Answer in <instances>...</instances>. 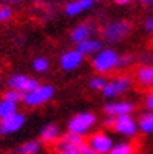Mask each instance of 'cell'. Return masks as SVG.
<instances>
[{"mask_svg":"<svg viewBox=\"0 0 153 154\" xmlns=\"http://www.w3.org/2000/svg\"><path fill=\"white\" fill-rule=\"evenodd\" d=\"M138 2L142 5H153V0H138Z\"/></svg>","mask_w":153,"mask_h":154,"instance_id":"1f68e13d","label":"cell"},{"mask_svg":"<svg viewBox=\"0 0 153 154\" xmlns=\"http://www.w3.org/2000/svg\"><path fill=\"white\" fill-rule=\"evenodd\" d=\"M134 81L142 87H153V66H141L134 72Z\"/></svg>","mask_w":153,"mask_h":154,"instance_id":"9a60e30c","label":"cell"},{"mask_svg":"<svg viewBox=\"0 0 153 154\" xmlns=\"http://www.w3.org/2000/svg\"><path fill=\"white\" fill-rule=\"evenodd\" d=\"M0 86H2V79H0Z\"/></svg>","mask_w":153,"mask_h":154,"instance_id":"d6a6232c","label":"cell"},{"mask_svg":"<svg viewBox=\"0 0 153 154\" xmlns=\"http://www.w3.org/2000/svg\"><path fill=\"white\" fill-rule=\"evenodd\" d=\"M120 56L114 48H102L98 53L92 56L91 64L92 69L97 72L98 75H108L111 72L120 69Z\"/></svg>","mask_w":153,"mask_h":154,"instance_id":"7a4b0ae2","label":"cell"},{"mask_svg":"<svg viewBox=\"0 0 153 154\" xmlns=\"http://www.w3.org/2000/svg\"><path fill=\"white\" fill-rule=\"evenodd\" d=\"M50 69V61L44 56H39L33 61V70L38 72V73H46V72Z\"/></svg>","mask_w":153,"mask_h":154,"instance_id":"7402d4cb","label":"cell"},{"mask_svg":"<svg viewBox=\"0 0 153 154\" xmlns=\"http://www.w3.org/2000/svg\"><path fill=\"white\" fill-rule=\"evenodd\" d=\"M138 126L142 134L153 135V112H150V111L144 112L138 120Z\"/></svg>","mask_w":153,"mask_h":154,"instance_id":"e0dca14e","label":"cell"},{"mask_svg":"<svg viewBox=\"0 0 153 154\" xmlns=\"http://www.w3.org/2000/svg\"><path fill=\"white\" fill-rule=\"evenodd\" d=\"M83 61H84V55L81 51H78L77 48H74V50H67L61 55L59 66L64 72H74L81 67Z\"/></svg>","mask_w":153,"mask_h":154,"instance_id":"30bf717a","label":"cell"},{"mask_svg":"<svg viewBox=\"0 0 153 154\" xmlns=\"http://www.w3.org/2000/svg\"><path fill=\"white\" fill-rule=\"evenodd\" d=\"M94 34V26L92 23H88V22H83V23H78L74 30L70 31V41L74 44H81L83 41L92 38Z\"/></svg>","mask_w":153,"mask_h":154,"instance_id":"4fadbf2b","label":"cell"},{"mask_svg":"<svg viewBox=\"0 0 153 154\" xmlns=\"http://www.w3.org/2000/svg\"><path fill=\"white\" fill-rule=\"evenodd\" d=\"M111 129L114 132L123 135V137H134L139 131V126H138V120H134L131 114H127V115L116 117Z\"/></svg>","mask_w":153,"mask_h":154,"instance_id":"52a82bcc","label":"cell"},{"mask_svg":"<svg viewBox=\"0 0 153 154\" xmlns=\"http://www.w3.org/2000/svg\"><path fill=\"white\" fill-rule=\"evenodd\" d=\"M3 98L11 100V101H16V103H19V101H22L24 94H21L19 90H14V89H8L6 92L3 94Z\"/></svg>","mask_w":153,"mask_h":154,"instance_id":"cb8c5ba5","label":"cell"},{"mask_svg":"<svg viewBox=\"0 0 153 154\" xmlns=\"http://www.w3.org/2000/svg\"><path fill=\"white\" fill-rule=\"evenodd\" d=\"M144 30H145L147 33L153 34V14L148 16L145 20H144Z\"/></svg>","mask_w":153,"mask_h":154,"instance_id":"484cf974","label":"cell"},{"mask_svg":"<svg viewBox=\"0 0 153 154\" xmlns=\"http://www.w3.org/2000/svg\"><path fill=\"white\" fill-rule=\"evenodd\" d=\"M131 33V23L127 20H113L108 22L102 28L103 41L108 44H116L123 41Z\"/></svg>","mask_w":153,"mask_h":154,"instance_id":"277c9868","label":"cell"},{"mask_svg":"<svg viewBox=\"0 0 153 154\" xmlns=\"http://www.w3.org/2000/svg\"><path fill=\"white\" fill-rule=\"evenodd\" d=\"M53 95H55V87L52 84H39L36 89H33L31 92L24 94L22 101L28 107H38V106L49 103L53 98Z\"/></svg>","mask_w":153,"mask_h":154,"instance_id":"5b68a950","label":"cell"},{"mask_svg":"<svg viewBox=\"0 0 153 154\" xmlns=\"http://www.w3.org/2000/svg\"><path fill=\"white\" fill-rule=\"evenodd\" d=\"M39 137H41V142L42 143H47V145L56 143L61 139L59 126L56 123H47L46 126H42V129L39 132Z\"/></svg>","mask_w":153,"mask_h":154,"instance_id":"5bb4252c","label":"cell"},{"mask_svg":"<svg viewBox=\"0 0 153 154\" xmlns=\"http://www.w3.org/2000/svg\"><path fill=\"white\" fill-rule=\"evenodd\" d=\"M131 61H133V56H120V69L130 66Z\"/></svg>","mask_w":153,"mask_h":154,"instance_id":"f1b7e54d","label":"cell"},{"mask_svg":"<svg viewBox=\"0 0 153 154\" xmlns=\"http://www.w3.org/2000/svg\"><path fill=\"white\" fill-rule=\"evenodd\" d=\"M78 2L81 3V6L84 8V11H86V10H91V8H92L95 3L100 2V0H78Z\"/></svg>","mask_w":153,"mask_h":154,"instance_id":"83f0119b","label":"cell"},{"mask_svg":"<svg viewBox=\"0 0 153 154\" xmlns=\"http://www.w3.org/2000/svg\"><path fill=\"white\" fill-rule=\"evenodd\" d=\"M108 154H136V146L131 142H120L116 143Z\"/></svg>","mask_w":153,"mask_h":154,"instance_id":"ffe728a7","label":"cell"},{"mask_svg":"<svg viewBox=\"0 0 153 154\" xmlns=\"http://www.w3.org/2000/svg\"><path fill=\"white\" fill-rule=\"evenodd\" d=\"M64 13L69 17H77L81 13H84V8L81 6V3H80L78 0H70V2H67L66 6H64Z\"/></svg>","mask_w":153,"mask_h":154,"instance_id":"44dd1931","label":"cell"},{"mask_svg":"<svg viewBox=\"0 0 153 154\" xmlns=\"http://www.w3.org/2000/svg\"><path fill=\"white\" fill-rule=\"evenodd\" d=\"M102 48H103V41L97 39V38H89V39H86L81 44L77 45V50L81 51L84 56H94Z\"/></svg>","mask_w":153,"mask_h":154,"instance_id":"2e32d148","label":"cell"},{"mask_svg":"<svg viewBox=\"0 0 153 154\" xmlns=\"http://www.w3.org/2000/svg\"><path fill=\"white\" fill-rule=\"evenodd\" d=\"M111 2H113L114 5H117V6H125V5L131 3L133 0H111Z\"/></svg>","mask_w":153,"mask_h":154,"instance_id":"4dcf8cb0","label":"cell"},{"mask_svg":"<svg viewBox=\"0 0 153 154\" xmlns=\"http://www.w3.org/2000/svg\"><path fill=\"white\" fill-rule=\"evenodd\" d=\"M25 115L21 114V112H16L10 117L2 120L0 123V134L2 135H10V134H14L17 131L22 129V126L25 125Z\"/></svg>","mask_w":153,"mask_h":154,"instance_id":"8fae6325","label":"cell"},{"mask_svg":"<svg viewBox=\"0 0 153 154\" xmlns=\"http://www.w3.org/2000/svg\"><path fill=\"white\" fill-rule=\"evenodd\" d=\"M56 154H97L88 145L83 135L75 132H66L61 135V139L55 143Z\"/></svg>","mask_w":153,"mask_h":154,"instance_id":"6da1fadb","label":"cell"},{"mask_svg":"<svg viewBox=\"0 0 153 154\" xmlns=\"http://www.w3.org/2000/svg\"><path fill=\"white\" fill-rule=\"evenodd\" d=\"M11 16H13L11 6H8V5L0 6V22H8L11 19Z\"/></svg>","mask_w":153,"mask_h":154,"instance_id":"d4e9b609","label":"cell"},{"mask_svg":"<svg viewBox=\"0 0 153 154\" xmlns=\"http://www.w3.org/2000/svg\"><path fill=\"white\" fill-rule=\"evenodd\" d=\"M114 119H116V117H110V115H106V117H105V120H103V125L106 126V128H113V125H114Z\"/></svg>","mask_w":153,"mask_h":154,"instance_id":"f546056e","label":"cell"},{"mask_svg":"<svg viewBox=\"0 0 153 154\" xmlns=\"http://www.w3.org/2000/svg\"><path fill=\"white\" fill-rule=\"evenodd\" d=\"M6 84L10 89L19 90L21 94H28L39 86V81L31 78V76H27L24 73H13L11 76H8Z\"/></svg>","mask_w":153,"mask_h":154,"instance_id":"ba28073f","label":"cell"},{"mask_svg":"<svg viewBox=\"0 0 153 154\" xmlns=\"http://www.w3.org/2000/svg\"><path fill=\"white\" fill-rule=\"evenodd\" d=\"M133 84V79L128 75H120V76H116L114 79L108 81L106 86L103 87L102 94L105 98L108 100H113V98H117L120 95H123L125 92H128V89Z\"/></svg>","mask_w":153,"mask_h":154,"instance_id":"8992f818","label":"cell"},{"mask_svg":"<svg viewBox=\"0 0 153 154\" xmlns=\"http://www.w3.org/2000/svg\"><path fill=\"white\" fill-rule=\"evenodd\" d=\"M17 112V103L16 101H11V100H6V98H2L0 100V119H6L13 114Z\"/></svg>","mask_w":153,"mask_h":154,"instance_id":"ac0fdd59","label":"cell"},{"mask_svg":"<svg viewBox=\"0 0 153 154\" xmlns=\"http://www.w3.org/2000/svg\"><path fill=\"white\" fill-rule=\"evenodd\" d=\"M0 123H2V119H0Z\"/></svg>","mask_w":153,"mask_h":154,"instance_id":"836d02e7","label":"cell"},{"mask_svg":"<svg viewBox=\"0 0 153 154\" xmlns=\"http://www.w3.org/2000/svg\"><path fill=\"white\" fill-rule=\"evenodd\" d=\"M106 83L108 81L103 78V76H100V75H97V76H92L91 79H89V89L91 90H103V87L106 86Z\"/></svg>","mask_w":153,"mask_h":154,"instance_id":"603a6c76","label":"cell"},{"mask_svg":"<svg viewBox=\"0 0 153 154\" xmlns=\"http://www.w3.org/2000/svg\"><path fill=\"white\" fill-rule=\"evenodd\" d=\"M145 107H147L150 112H153V87H151V90L145 97Z\"/></svg>","mask_w":153,"mask_h":154,"instance_id":"4316f807","label":"cell"},{"mask_svg":"<svg viewBox=\"0 0 153 154\" xmlns=\"http://www.w3.org/2000/svg\"><path fill=\"white\" fill-rule=\"evenodd\" d=\"M39 151H41V142H39V140L24 142L21 146L16 149L17 154H38Z\"/></svg>","mask_w":153,"mask_h":154,"instance_id":"d6986e66","label":"cell"},{"mask_svg":"<svg viewBox=\"0 0 153 154\" xmlns=\"http://www.w3.org/2000/svg\"><path fill=\"white\" fill-rule=\"evenodd\" d=\"M88 145L91 146L97 154H108L114 146V140L108 132L105 131H97L91 134V137L88 139Z\"/></svg>","mask_w":153,"mask_h":154,"instance_id":"9c48e42d","label":"cell"},{"mask_svg":"<svg viewBox=\"0 0 153 154\" xmlns=\"http://www.w3.org/2000/svg\"><path fill=\"white\" fill-rule=\"evenodd\" d=\"M134 103L133 101H127V100H120V101H110L103 106V112L105 115L110 117H119V115H127V114H133L134 111Z\"/></svg>","mask_w":153,"mask_h":154,"instance_id":"7c38bea8","label":"cell"},{"mask_svg":"<svg viewBox=\"0 0 153 154\" xmlns=\"http://www.w3.org/2000/svg\"><path fill=\"white\" fill-rule=\"evenodd\" d=\"M97 125V115L91 111H83L75 114L72 119L67 122V131L69 132H75L80 135L89 134Z\"/></svg>","mask_w":153,"mask_h":154,"instance_id":"3957f363","label":"cell"}]
</instances>
